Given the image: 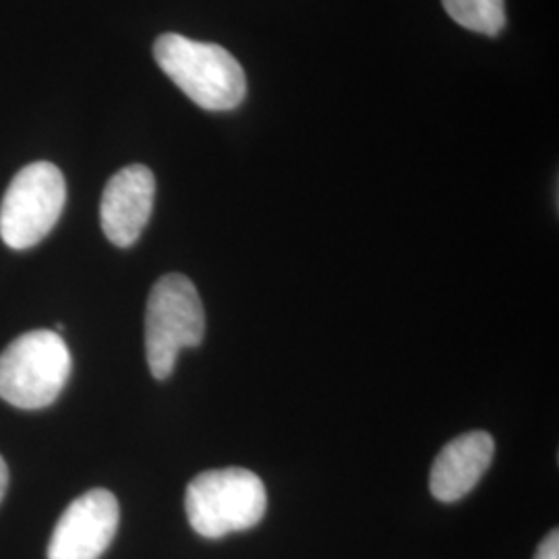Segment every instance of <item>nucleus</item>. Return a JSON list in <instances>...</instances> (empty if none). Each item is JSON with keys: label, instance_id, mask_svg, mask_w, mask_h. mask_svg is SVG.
I'll return each mask as SVG.
<instances>
[{"label": "nucleus", "instance_id": "f257e3e1", "mask_svg": "<svg viewBox=\"0 0 559 559\" xmlns=\"http://www.w3.org/2000/svg\"><path fill=\"white\" fill-rule=\"evenodd\" d=\"M154 57L180 92L205 110H235L247 96L239 60L218 44L164 34L154 44Z\"/></svg>", "mask_w": 559, "mask_h": 559}, {"label": "nucleus", "instance_id": "f03ea898", "mask_svg": "<svg viewBox=\"0 0 559 559\" xmlns=\"http://www.w3.org/2000/svg\"><path fill=\"white\" fill-rule=\"evenodd\" d=\"M267 510L263 480L247 468L230 466L205 471L189 483L185 512L193 531L205 539L249 531Z\"/></svg>", "mask_w": 559, "mask_h": 559}, {"label": "nucleus", "instance_id": "7ed1b4c3", "mask_svg": "<svg viewBox=\"0 0 559 559\" xmlns=\"http://www.w3.org/2000/svg\"><path fill=\"white\" fill-rule=\"evenodd\" d=\"M205 311L195 284L182 274L162 276L145 309V357L156 380H168L180 350L200 346Z\"/></svg>", "mask_w": 559, "mask_h": 559}, {"label": "nucleus", "instance_id": "20e7f679", "mask_svg": "<svg viewBox=\"0 0 559 559\" xmlns=\"http://www.w3.org/2000/svg\"><path fill=\"white\" fill-rule=\"evenodd\" d=\"M69 376L71 353L59 332H25L0 355V399L23 411L46 408L59 399Z\"/></svg>", "mask_w": 559, "mask_h": 559}, {"label": "nucleus", "instance_id": "39448f33", "mask_svg": "<svg viewBox=\"0 0 559 559\" xmlns=\"http://www.w3.org/2000/svg\"><path fill=\"white\" fill-rule=\"evenodd\" d=\"M67 201V185L50 162H34L13 177L0 203V239L23 251L36 247L57 226Z\"/></svg>", "mask_w": 559, "mask_h": 559}, {"label": "nucleus", "instance_id": "423d86ee", "mask_svg": "<svg viewBox=\"0 0 559 559\" xmlns=\"http://www.w3.org/2000/svg\"><path fill=\"white\" fill-rule=\"evenodd\" d=\"M119 501L108 489H92L60 516L48 543V559H100L119 531Z\"/></svg>", "mask_w": 559, "mask_h": 559}, {"label": "nucleus", "instance_id": "0eeeda50", "mask_svg": "<svg viewBox=\"0 0 559 559\" xmlns=\"http://www.w3.org/2000/svg\"><path fill=\"white\" fill-rule=\"evenodd\" d=\"M156 198L154 173L131 164L108 180L102 193L100 222L106 239L120 249L135 245L147 226Z\"/></svg>", "mask_w": 559, "mask_h": 559}, {"label": "nucleus", "instance_id": "6e6552de", "mask_svg": "<svg viewBox=\"0 0 559 559\" xmlns=\"http://www.w3.org/2000/svg\"><path fill=\"white\" fill-rule=\"evenodd\" d=\"M496 454V441L487 431H468L443 445L433 460L429 489L436 500L452 503L468 496L487 473Z\"/></svg>", "mask_w": 559, "mask_h": 559}, {"label": "nucleus", "instance_id": "1a4fd4ad", "mask_svg": "<svg viewBox=\"0 0 559 559\" xmlns=\"http://www.w3.org/2000/svg\"><path fill=\"white\" fill-rule=\"evenodd\" d=\"M445 13L468 32L498 36L506 27L503 0H441Z\"/></svg>", "mask_w": 559, "mask_h": 559}, {"label": "nucleus", "instance_id": "9d476101", "mask_svg": "<svg viewBox=\"0 0 559 559\" xmlns=\"http://www.w3.org/2000/svg\"><path fill=\"white\" fill-rule=\"evenodd\" d=\"M535 559H559V533L556 528L540 540Z\"/></svg>", "mask_w": 559, "mask_h": 559}, {"label": "nucleus", "instance_id": "9b49d317", "mask_svg": "<svg viewBox=\"0 0 559 559\" xmlns=\"http://www.w3.org/2000/svg\"><path fill=\"white\" fill-rule=\"evenodd\" d=\"M7 485H9V468H7V462H4V459L0 456V501L4 498Z\"/></svg>", "mask_w": 559, "mask_h": 559}]
</instances>
